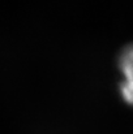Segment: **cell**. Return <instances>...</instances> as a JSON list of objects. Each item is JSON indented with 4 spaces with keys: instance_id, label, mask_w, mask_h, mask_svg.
<instances>
[{
    "instance_id": "1",
    "label": "cell",
    "mask_w": 133,
    "mask_h": 134,
    "mask_svg": "<svg viewBox=\"0 0 133 134\" xmlns=\"http://www.w3.org/2000/svg\"><path fill=\"white\" fill-rule=\"evenodd\" d=\"M120 69L124 76L121 95L127 103L133 104V47L128 48L120 57Z\"/></svg>"
}]
</instances>
